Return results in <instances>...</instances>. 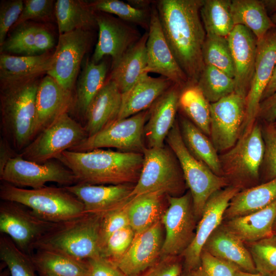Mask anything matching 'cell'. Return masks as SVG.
<instances>
[{
	"label": "cell",
	"mask_w": 276,
	"mask_h": 276,
	"mask_svg": "<svg viewBox=\"0 0 276 276\" xmlns=\"http://www.w3.org/2000/svg\"><path fill=\"white\" fill-rule=\"evenodd\" d=\"M203 249L218 259L236 265L240 270L258 272L245 243L222 223L208 238Z\"/></svg>",
	"instance_id": "27"
},
{
	"label": "cell",
	"mask_w": 276,
	"mask_h": 276,
	"mask_svg": "<svg viewBox=\"0 0 276 276\" xmlns=\"http://www.w3.org/2000/svg\"><path fill=\"white\" fill-rule=\"evenodd\" d=\"M148 32L131 47L118 62L111 66L108 80L113 81L122 94L128 91L145 73L147 57Z\"/></svg>",
	"instance_id": "29"
},
{
	"label": "cell",
	"mask_w": 276,
	"mask_h": 276,
	"mask_svg": "<svg viewBox=\"0 0 276 276\" xmlns=\"http://www.w3.org/2000/svg\"><path fill=\"white\" fill-rule=\"evenodd\" d=\"M231 10L235 26L246 27L252 32L257 40L262 39L269 30L276 26L261 0H233Z\"/></svg>",
	"instance_id": "37"
},
{
	"label": "cell",
	"mask_w": 276,
	"mask_h": 276,
	"mask_svg": "<svg viewBox=\"0 0 276 276\" xmlns=\"http://www.w3.org/2000/svg\"><path fill=\"white\" fill-rule=\"evenodd\" d=\"M210 140L218 153L231 149L240 137L246 111V97L234 91L210 104Z\"/></svg>",
	"instance_id": "15"
},
{
	"label": "cell",
	"mask_w": 276,
	"mask_h": 276,
	"mask_svg": "<svg viewBox=\"0 0 276 276\" xmlns=\"http://www.w3.org/2000/svg\"><path fill=\"white\" fill-rule=\"evenodd\" d=\"M245 244L257 271L264 276H276V235Z\"/></svg>",
	"instance_id": "44"
},
{
	"label": "cell",
	"mask_w": 276,
	"mask_h": 276,
	"mask_svg": "<svg viewBox=\"0 0 276 276\" xmlns=\"http://www.w3.org/2000/svg\"><path fill=\"white\" fill-rule=\"evenodd\" d=\"M231 0H203L201 19L206 34L227 38L234 28Z\"/></svg>",
	"instance_id": "39"
},
{
	"label": "cell",
	"mask_w": 276,
	"mask_h": 276,
	"mask_svg": "<svg viewBox=\"0 0 276 276\" xmlns=\"http://www.w3.org/2000/svg\"><path fill=\"white\" fill-rule=\"evenodd\" d=\"M273 233L276 235V220L274 222L273 227Z\"/></svg>",
	"instance_id": "63"
},
{
	"label": "cell",
	"mask_w": 276,
	"mask_h": 276,
	"mask_svg": "<svg viewBox=\"0 0 276 276\" xmlns=\"http://www.w3.org/2000/svg\"><path fill=\"white\" fill-rule=\"evenodd\" d=\"M0 179L15 186L31 189L42 188L48 182L63 187L77 183L73 172L59 162L51 160L40 164L24 159L18 154L8 162L0 173Z\"/></svg>",
	"instance_id": "14"
},
{
	"label": "cell",
	"mask_w": 276,
	"mask_h": 276,
	"mask_svg": "<svg viewBox=\"0 0 276 276\" xmlns=\"http://www.w3.org/2000/svg\"><path fill=\"white\" fill-rule=\"evenodd\" d=\"M91 40L90 30L79 29L59 34L47 75L53 78L64 89L72 92Z\"/></svg>",
	"instance_id": "13"
},
{
	"label": "cell",
	"mask_w": 276,
	"mask_h": 276,
	"mask_svg": "<svg viewBox=\"0 0 276 276\" xmlns=\"http://www.w3.org/2000/svg\"><path fill=\"white\" fill-rule=\"evenodd\" d=\"M261 130L264 143L262 166L266 182L276 178V128L272 124L264 123Z\"/></svg>",
	"instance_id": "48"
},
{
	"label": "cell",
	"mask_w": 276,
	"mask_h": 276,
	"mask_svg": "<svg viewBox=\"0 0 276 276\" xmlns=\"http://www.w3.org/2000/svg\"><path fill=\"white\" fill-rule=\"evenodd\" d=\"M173 83L160 76L144 73L126 92L122 94L121 109L116 120L125 119L149 109Z\"/></svg>",
	"instance_id": "25"
},
{
	"label": "cell",
	"mask_w": 276,
	"mask_h": 276,
	"mask_svg": "<svg viewBox=\"0 0 276 276\" xmlns=\"http://www.w3.org/2000/svg\"><path fill=\"white\" fill-rule=\"evenodd\" d=\"M164 195L159 192L147 193L133 197L128 202L129 224L135 236L160 220Z\"/></svg>",
	"instance_id": "36"
},
{
	"label": "cell",
	"mask_w": 276,
	"mask_h": 276,
	"mask_svg": "<svg viewBox=\"0 0 276 276\" xmlns=\"http://www.w3.org/2000/svg\"><path fill=\"white\" fill-rule=\"evenodd\" d=\"M53 54L36 55H0L1 86L26 82L35 79L50 70Z\"/></svg>",
	"instance_id": "26"
},
{
	"label": "cell",
	"mask_w": 276,
	"mask_h": 276,
	"mask_svg": "<svg viewBox=\"0 0 276 276\" xmlns=\"http://www.w3.org/2000/svg\"><path fill=\"white\" fill-rule=\"evenodd\" d=\"M179 126L183 141L190 152L215 174L223 176L218 153L208 136L186 118L180 117Z\"/></svg>",
	"instance_id": "34"
},
{
	"label": "cell",
	"mask_w": 276,
	"mask_h": 276,
	"mask_svg": "<svg viewBox=\"0 0 276 276\" xmlns=\"http://www.w3.org/2000/svg\"><path fill=\"white\" fill-rule=\"evenodd\" d=\"M235 276H264L259 272H249L238 269L235 273Z\"/></svg>",
	"instance_id": "60"
},
{
	"label": "cell",
	"mask_w": 276,
	"mask_h": 276,
	"mask_svg": "<svg viewBox=\"0 0 276 276\" xmlns=\"http://www.w3.org/2000/svg\"><path fill=\"white\" fill-rule=\"evenodd\" d=\"M38 26L26 22L16 27L12 34L0 46L1 53L35 55L34 39Z\"/></svg>",
	"instance_id": "45"
},
{
	"label": "cell",
	"mask_w": 276,
	"mask_h": 276,
	"mask_svg": "<svg viewBox=\"0 0 276 276\" xmlns=\"http://www.w3.org/2000/svg\"><path fill=\"white\" fill-rule=\"evenodd\" d=\"M203 0H159L155 2L166 40L189 83L196 84L204 68L206 37L200 10Z\"/></svg>",
	"instance_id": "1"
},
{
	"label": "cell",
	"mask_w": 276,
	"mask_h": 276,
	"mask_svg": "<svg viewBox=\"0 0 276 276\" xmlns=\"http://www.w3.org/2000/svg\"><path fill=\"white\" fill-rule=\"evenodd\" d=\"M89 3L95 12L114 15L125 22L140 26L147 31L149 30L151 8L137 9L119 0H96Z\"/></svg>",
	"instance_id": "42"
},
{
	"label": "cell",
	"mask_w": 276,
	"mask_h": 276,
	"mask_svg": "<svg viewBox=\"0 0 276 276\" xmlns=\"http://www.w3.org/2000/svg\"><path fill=\"white\" fill-rule=\"evenodd\" d=\"M227 38L235 68V92L246 97L255 70L258 40L242 25H236Z\"/></svg>",
	"instance_id": "23"
},
{
	"label": "cell",
	"mask_w": 276,
	"mask_h": 276,
	"mask_svg": "<svg viewBox=\"0 0 276 276\" xmlns=\"http://www.w3.org/2000/svg\"><path fill=\"white\" fill-rule=\"evenodd\" d=\"M40 276H88L87 261L48 249H37L30 256Z\"/></svg>",
	"instance_id": "32"
},
{
	"label": "cell",
	"mask_w": 276,
	"mask_h": 276,
	"mask_svg": "<svg viewBox=\"0 0 276 276\" xmlns=\"http://www.w3.org/2000/svg\"><path fill=\"white\" fill-rule=\"evenodd\" d=\"M163 226L159 220L135 236L126 252L112 263L126 276H135L153 265L160 259L164 239Z\"/></svg>",
	"instance_id": "20"
},
{
	"label": "cell",
	"mask_w": 276,
	"mask_h": 276,
	"mask_svg": "<svg viewBox=\"0 0 276 276\" xmlns=\"http://www.w3.org/2000/svg\"><path fill=\"white\" fill-rule=\"evenodd\" d=\"M180 256L160 259L153 265L135 276H179L183 271Z\"/></svg>",
	"instance_id": "52"
},
{
	"label": "cell",
	"mask_w": 276,
	"mask_h": 276,
	"mask_svg": "<svg viewBox=\"0 0 276 276\" xmlns=\"http://www.w3.org/2000/svg\"><path fill=\"white\" fill-rule=\"evenodd\" d=\"M55 16L59 34L76 30H90L97 26L96 12L88 2L80 0H57Z\"/></svg>",
	"instance_id": "35"
},
{
	"label": "cell",
	"mask_w": 276,
	"mask_h": 276,
	"mask_svg": "<svg viewBox=\"0 0 276 276\" xmlns=\"http://www.w3.org/2000/svg\"><path fill=\"white\" fill-rule=\"evenodd\" d=\"M122 95L116 84L107 79L86 111L84 127L88 136L95 134L117 119L121 109Z\"/></svg>",
	"instance_id": "28"
},
{
	"label": "cell",
	"mask_w": 276,
	"mask_h": 276,
	"mask_svg": "<svg viewBox=\"0 0 276 276\" xmlns=\"http://www.w3.org/2000/svg\"><path fill=\"white\" fill-rule=\"evenodd\" d=\"M133 187L77 183L64 187L82 202L85 214L102 215L129 202Z\"/></svg>",
	"instance_id": "22"
},
{
	"label": "cell",
	"mask_w": 276,
	"mask_h": 276,
	"mask_svg": "<svg viewBox=\"0 0 276 276\" xmlns=\"http://www.w3.org/2000/svg\"><path fill=\"white\" fill-rule=\"evenodd\" d=\"M75 176L77 183L120 185L137 182L143 167V153L97 149L66 150L57 158Z\"/></svg>",
	"instance_id": "2"
},
{
	"label": "cell",
	"mask_w": 276,
	"mask_h": 276,
	"mask_svg": "<svg viewBox=\"0 0 276 276\" xmlns=\"http://www.w3.org/2000/svg\"><path fill=\"white\" fill-rule=\"evenodd\" d=\"M210 103L197 84L189 83L181 89L178 107L207 136H210Z\"/></svg>",
	"instance_id": "38"
},
{
	"label": "cell",
	"mask_w": 276,
	"mask_h": 276,
	"mask_svg": "<svg viewBox=\"0 0 276 276\" xmlns=\"http://www.w3.org/2000/svg\"><path fill=\"white\" fill-rule=\"evenodd\" d=\"M276 220V201L253 213L226 220L222 224L245 244L272 235Z\"/></svg>",
	"instance_id": "30"
},
{
	"label": "cell",
	"mask_w": 276,
	"mask_h": 276,
	"mask_svg": "<svg viewBox=\"0 0 276 276\" xmlns=\"http://www.w3.org/2000/svg\"><path fill=\"white\" fill-rule=\"evenodd\" d=\"M181 88L173 84L150 108V115L144 127L148 147L164 146V141L175 124Z\"/></svg>",
	"instance_id": "24"
},
{
	"label": "cell",
	"mask_w": 276,
	"mask_h": 276,
	"mask_svg": "<svg viewBox=\"0 0 276 276\" xmlns=\"http://www.w3.org/2000/svg\"><path fill=\"white\" fill-rule=\"evenodd\" d=\"M272 22L276 25V12L270 16Z\"/></svg>",
	"instance_id": "62"
},
{
	"label": "cell",
	"mask_w": 276,
	"mask_h": 276,
	"mask_svg": "<svg viewBox=\"0 0 276 276\" xmlns=\"http://www.w3.org/2000/svg\"><path fill=\"white\" fill-rule=\"evenodd\" d=\"M143 154V167L130 197L154 192L179 196L183 190L185 179L173 151L164 146L145 147Z\"/></svg>",
	"instance_id": "8"
},
{
	"label": "cell",
	"mask_w": 276,
	"mask_h": 276,
	"mask_svg": "<svg viewBox=\"0 0 276 276\" xmlns=\"http://www.w3.org/2000/svg\"><path fill=\"white\" fill-rule=\"evenodd\" d=\"M0 258L8 267L11 276H36L30 256L20 250L4 234L0 237Z\"/></svg>",
	"instance_id": "43"
},
{
	"label": "cell",
	"mask_w": 276,
	"mask_h": 276,
	"mask_svg": "<svg viewBox=\"0 0 276 276\" xmlns=\"http://www.w3.org/2000/svg\"><path fill=\"white\" fill-rule=\"evenodd\" d=\"M275 65L276 26L257 41L255 70L246 97L245 116L240 136L249 131L257 121L262 96Z\"/></svg>",
	"instance_id": "17"
},
{
	"label": "cell",
	"mask_w": 276,
	"mask_h": 276,
	"mask_svg": "<svg viewBox=\"0 0 276 276\" xmlns=\"http://www.w3.org/2000/svg\"><path fill=\"white\" fill-rule=\"evenodd\" d=\"M179 276H196L191 272H186L182 271Z\"/></svg>",
	"instance_id": "61"
},
{
	"label": "cell",
	"mask_w": 276,
	"mask_h": 276,
	"mask_svg": "<svg viewBox=\"0 0 276 276\" xmlns=\"http://www.w3.org/2000/svg\"><path fill=\"white\" fill-rule=\"evenodd\" d=\"M272 124L273 125L274 127L276 128V120L273 123H272Z\"/></svg>",
	"instance_id": "64"
},
{
	"label": "cell",
	"mask_w": 276,
	"mask_h": 276,
	"mask_svg": "<svg viewBox=\"0 0 276 276\" xmlns=\"http://www.w3.org/2000/svg\"><path fill=\"white\" fill-rule=\"evenodd\" d=\"M127 2L132 6L139 9L150 10L152 6H150L152 3L151 1L128 0Z\"/></svg>",
	"instance_id": "58"
},
{
	"label": "cell",
	"mask_w": 276,
	"mask_h": 276,
	"mask_svg": "<svg viewBox=\"0 0 276 276\" xmlns=\"http://www.w3.org/2000/svg\"><path fill=\"white\" fill-rule=\"evenodd\" d=\"M240 269L236 265L218 259L202 250L199 266L190 271L196 276H235Z\"/></svg>",
	"instance_id": "47"
},
{
	"label": "cell",
	"mask_w": 276,
	"mask_h": 276,
	"mask_svg": "<svg viewBox=\"0 0 276 276\" xmlns=\"http://www.w3.org/2000/svg\"><path fill=\"white\" fill-rule=\"evenodd\" d=\"M196 84L210 103L235 91L234 79L211 65H204Z\"/></svg>",
	"instance_id": "40"
},
{
	"label": "cell",
	"mask_w": 276,
	"mask_h": 276,
	"mask_svg": "<svg viewBox=\"0 0 276 276\" xmlns=\"http://www.w3.org/2000/svg\"><path fill=\"white\" fill-rule=\"evenodd\" d=\"M54 45V40L52 35L45 29L38 26L34 39V55L46 53Z\"/></svg>",
	"instance_id": "55"
},
{
	"label": "cell",
	"mask_w": 276,
	"mask_h": 276,
	"mask_svg": "<svg viewBox=\"0 0 276 276\" xmlns=\"http://www.w3.org/2000/svg\"><path fill=\"white\" fill-rule=\"evenodd\" d=\"M276 92V65L272 77L265 89L261 98V101L270 97Z\"/></svg>",
	"instance_id": "57"
},
{
	"label": "cell",
	"mask_w": 276,
	"mask_h": 276,
	"mask_svg": "<svg viewBox=\"0 0 276 276\" xmlns=\"http://www.w3.org/2000/svg\"><path fill=\"white\" fill-rule=\"evenodd\" d=\"M96 12L99 35L91 60L98 63L105 56H109L112 66L140 39L142 35L129 23L109 14Z\"/></svg>",
	"instance_id": "18"
},
{
	"label": "cell",
	"mask_w": 276,
	"mask_h": 276,
	"mask_svg": "<svg viewBox=\"0 0 276 276\" xmlns=\"http://www.w3.org/2000/svg\"><path fill=\"white\" fill-rule=\"evenodd\" d=\"M17 21L13 26L26 22L29 20L48 21L55 14V2L52 0H26Z\"/></svg>",
	"instance_id": "49"
},
{
	"label": "cell",
	"mask_w": 276,
	"mask_h": 276,
	"mask_svg": "<svg viewBox=\"0 0 276 276\" xmlns=\"http://www.w3.org/2000/svg\"><path fill=\"white\" fill-rule=\"evenodd\" d=\"M88 276H126L114 264L98 257L87 260Z\"/></svg>",
	"instance_id": "53"
},
{
	"label": "cell",
	"mask_w": 276,
	"mask_h": 276,
	"mask_svg": "<svg viewBox=\"0 0 276 276\" xmlns=\"http://www.w3.org/2000/svg\"><path fill=\"white\" fill-rule=\"evenodd\" d=\"M240 190L238 187L229 185L215 192L208 199L196 226L195 237L181 255L183 271H192L199 266L201 252L206 241L221 224L231 199Z\"/></svg>",
	"instance_id": "16"
},
{
	"label": "cell",
	"mask_w": 276,
	"mask_h": 276,
	"mask_svg": "<svg viewBox=\"0 0 276 276\" xmlns=\"http://www.w3.org/2000/svg\"><path fill=\"white\" fill-rule=\"evenodd\" d=\"M128 202L101 216L100 225L101 248L111 235L130 226L127 211Z\"/></svg>",
	"instance_id": "50"
},
{
	"label": "cell",
	"mask_w": 276,
	"mask_h": 276,
	"mask_svg": "<svg viewBox=\"0 0 276 276\" xmlns=\"http://www.w3.org/2000/svg\"><path fill=\"white\" fill-rule=\"evenodd\" d=\"M202 58L204 65L216 67L234 79V65L227 38L206 34Z\"/></svg>",
	"instance_id": "41"
},
{
	"label": "cell",
	"mask_w": 276,
	"mask_h": 276,
	"mask_svg": "<svg viewBox=\"0 0 276 276\" xmlns=\"http://www.w3.org/2000/svg\"><path fill=\"white\" fill-rule=\"evenodd\" d=\"M135 237V233L129 226L119 230L103 244L100 257L113 262L122 257L128 250Z\"/></svg>",
	"instance_id": "46"
},
{
	"label": "cell",
	"mask_w": 276,
	"mask_h": 276,
	"mask_svg": "<svg viewBox=\"0 0 276 276\" xmlns=\"http://www.w3.org/2000/svg\"><path fill=\"white\" fill-rule=\"evenodd\" d=\"M264 154L261 126L257 121L231 149L219 154L222 175L229 185L243 190L256 185Z\"/></svg>",
	"instance_id": "6"
},
{
	"label": "cell",
	"mask_w": 276,
	"mask_h": 276,
	"mask_svg": "<svg viewBox=\"0 0 276 276\" xmlns=\"http://www.w3.org/2000/svg\"><path fill=\"white\" fill-rule=\"evenodd\" d=\"M108 64L103 59L95 63L87 59L77 79L73 108L85 117L87 108L106 82Z\"/></svg>",
	"instance_id": "33"
},
{
	"label": "cell",
	"mask_w": 276,
	"mask_h": 276,
	"mask_svg": "<svg viewBox=\"0 0 276 276\" xmlns=\"http://www.w3.org/2000/svg\"><path fill=\"white\" fill-rule=\"evenodd\" d=\"M24 1H3L0 7V46L6 39L10 28L17 21L24 8Z\"/></svg>",
	"instance_id": "51"
},
{
	"label": "cell",
	"mask_w": 276,
	"mask_h": 276,
	"mask_svg": "<svg viewBox=\"0 0 276 276\" xmlns=\"http://www.w3.org/2000/svg\"><path fill=\"white\" fill-rule=\"evenodd\" d=\"M261 1L269 16L276 12V0Z\"/></svg>",
	"instance_id": "59"
},
{
	"label": "cell",
	"mask_w": 276,
	"mask_h": 276,
	"mask_svg": "<svg viewBox=\"0 0 276 276\" xmlns=\"http://www.w3.org/2000/svg\"><path fill=\"white\" fill-rule=\"evenodd\" d=\"M276 201V178L240 190L231 199L223 219L245 216L265 208Z\"/></svg>",
	"instance_id": "31"
},
{
	"label": "cell",
	"mask_w": 276,
	"mask_h": 276,
	"mask_svg": "<svg viewBox=\"0 0 276 276\" xmlns=\"http://www.w3.org/2000/svg\"><path fill=\"white\" fill-rule=\"evenodd\" d=\"M147 57L145 73L158 74L181 88L189 83L188 77L175 60L164 36L155 5L151 9Z\"/></svg>",
	"instance_id": "19"
},
{
	"label": "cell",
	"mask_w": 276,
	"mask_h": 276,
	"mask_svg": "<svg viewBox=\"0 0 276 276\" xmlns=\"http://www.w3.org/2000/svg\"><path fill=\"white\" fill-rule=\"evenodd\" d=\"M166 140L176 157L183 177L192 195L197 219H199L205 204L215 192L229 186L223 176L215 174L204 164L195 158L186 147L176 121Z\"/></svg>",
	"instance_id": "7"
},
{
	"label": "cell",
	"mask_w": 276,
	"mask_h": 276,
	"mask_svg": "<svg viewBox=\"0 0 276 276\" xmlns=\"http://www.w3.org/2000/svg\"><path fill=\"white\" fill-rule=\"evenodd\" d=\"M0 197L2 200L21 204L41 219L55 223L64 222L85 214L82 202L64 187L45 186L29 189L3 181Z\"/></svg>",
	"instance_id": "4"
},
{
	"label": "cell",
	"mask_w": 276,
	"mask_h": 276,
	"mask_svg": "<svg viewBox=\"0 0 276 276\" xmlns=\"http://www.w3.org/2000/svg\"><path fill=\"white\" fill-rule=\"evenodd\" d=\"M101 216L85 214L57 224L37 242L34 249L56 251L83 261L100 257Z\"/></svg>",
	"instance_id": "5"
},
{
	"label": "cell",
	"mask_w": 276,
	"mask_h": 276,
	"mask_svg": "<svg viewBox=\"0 0 276 276\" xmlns=\"http://www.w3.org/2000/svg\"><path fill=\"white\" fill-rule=\"evenodd\" d=\"M18 153L5 138L2 137L0 140V173L2 172L8 162L16 157Z\"/></svg>",
	"instance_id": "56"
},
{
	"label": "cell",
	"mask_w": 276,
	"mask_h": 276,
	"mask_svg": "<svg viewBox=\"0 0 276 276\" xmlns=\"http://www.w3.org/2000/svg\"><path fill=\"white\" fill-rule=\"evenodd\" d=\"M88 136L84 126L65 113L38 134L19 153L37 163L53 160Z\"/></svg>",
	"instance_id": "9"
},
{
	"label": "cell",
	"mask_w": 276,
	"mask_h": 276,
	"mask_svg": "<svg viewBox=\"0 0 276 276\" xmlns=\"http://www.w3.org/2000/svg\"><path fill=\"white\" fill-rule=\"evenodd\" d=\"M168 200L169 206L160 219L166 231L160 258L181 256L193 241L197 226L190 192L168 196Z\"/></svg>",
	"instance_id": "11"
},
{
	"label": "cell",
	"mask_w": 276,
	"mask_h": 276,
	"mask_svg": "<svg viewBox=\"0 0 276 276\" xmlns=\"http://www.w3.org/2000/svg\"><path fill=\"white\" fill-rule=\"evenodd\" d=\"M40 80L1 86V130L3 137L20 152L33 140L36 97Z\"/></svg>",
	"instance_id": "3"
},
{
	"label": "cell",
	"mask_w": 276,
	"mask_h": 276,
	"mask_svg": "<svg viewBox=\"0 0 276 276\" xmlns=\"http://www.w3.org/2000/svg\"><path fill=\"white\" fill-rule=\"evenodd\" d=\"M73 104L72 92L64 89L49 75L44 77L36 93L33 140L61 116L68 113Z\"/></svg>",
	"instance_id": "21"
},
{
	"label": "cell",
	"mask_w": 276,
	"mask_h": 276,
	"mask_svg": "<svg viewBox=\"0 0 276 276\" xmlns=\"http://www.w3.org/2000/svg\"><path fill=\"white\" fill-rule=\"evenodd\" d=\"M272 124L276 120V92L260 104L257 120Z\"/></svg>",
	"instance_id": "54"
},
{
	"label": "cell",
	"mask_w": 276,
	"mask_h": 276,
	"mask_svg": "<svg viewBox=\"0 0 276 276\" xmlns=\"http://www.w3.org/2000/svg\"><path fill=\"white\" fill-rule=\"evenodd\" d=\"M150 108L131 117L115 120L95 134L87 136L68 150L84 152L103 148L143 153L144 127Z\"/></svg>",
	"instance_id": "10"
},
{
	"label": "cell",
	"mask_w": 276,
	"mask_h": 276,
	"mask_svg": "<svg viewBox=\"0 0 276 276\" xmlns=\"http://www.w3.org/2000/svg\"><path fill=\"white\" fill-rule=\"evenodd\" d=\"M21 204L4 201L0 204V232L24 253L31 256L37 242L57 224L45 221Z\"/></svg>",
	"instance_id": "12"
}]
</instances>
